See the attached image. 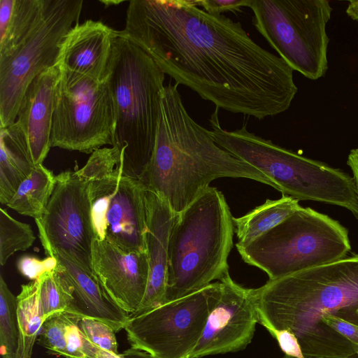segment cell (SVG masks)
Here are the masks:
<instances>
[{
    "label": "cell",
    "mask_w": 358,
    "mask_h": 358,
    "mask_svg": "<svg viewBox=\"0 0 358 358\" xmlns=\"http://www.w3.org/2000/svg\"><path fill=\"white\" fill-rule=\"evenodd\" d=\"M120 32L164 74L227 111L258 120L287 110L293 69L255 43L238 22L194 0H132Z\"/></svg>",
    "instance_id": "obj_1"
},
{
    "label": "cell",
    "mask_w": 358,
    "mask_h": 358,
    "mask_svg": "<svg viewBox=\"0 0 358 358\" xmlns=\"http://www.w3.org/2000/svg\"><path fill=\"white\" fill-rule=\"evenodd\" d=\"M178 85H165L152 155L142 182L176 214L220 178H243L275 188L257 169L221 148L189 115Z\"/></svg>",
    "instance_id": "obj_2"
},
{
    "label": "cell",
    "mask_w": 358,
    "mask_h": 358,
    "mask_svg": "<svg viewBox=\"0 0 358 358\" xmlns=\"http://www.w3.org/2000/svg\"><path fill=\"white\" fill-rule=\"evenodd\" d=\"M358 255L268 280L258 288L259 323L298 341L324 331L326 313L358 324Z\"/></svg>",
    "instance_id": "obj_3"
},
{
    "label": "cell",
    "mask_w": 358,
    "mask_h": 358,
    "mask_svg": "<svg viewBox=\"0 0 358 358\" xmlns=\"http://www.w3.org/2000/svg\"><path fill=\"white\" fill-rule=\"evenodd\" d=\"M165 74L117 31L108 77L115 108L113 147L122 176L143 180L155 148Z\"/></svg>",
    "instance_id": "obj_4"
},
{
    "label": "cell",
    "mask_w": 358,
    "mask_h": 358,
    "mask_svg": "<svg viewBox=\"0 0 358 358\" xmlns=\"http://www.w3.org/2000/svg\"><path fill=\"white\" fill-rule=\"evenodd\" d=\"M232 219L224 196L213 187L176 214L169 238L165 303L199 291L229 273Z\"/></svg>",
    "instance_id": "obj_5"
},
{
    "label": "cell",
    "mask_w": 358,
    "mask_h": 358,
    "mask_svg": "<svg viewBox=\"0 0 358 358\" xmlns=\"http://www.w3.org/2000/svg\"><path fill=\"white\" fill-rule=\"evenodd\" d=\"M218 111L216 108L210 115V131L221 148L264 173L283 195L338 206L358 219V194L353 177L257 136L245 124L234 131L224 129Z\"/></svg>",
    "instance_id": "obj_6"
},
{
    "label": "cell",
    "mask_w": 358,
    "mask_h": 358,
    "mask_svg": "<svg viewBox=\"0 0 358 358\" xmlns=\"http://www.w3.org/2000/svg\"><path fill=\"white\" fill-rule=\"evenodd\" d=\"M243 260L275 280L346 257L348 232L338 221L301 207L250 243L236 247Z\"/></svg>",
    "instance_id": "obj_7"
},
{
    "label": "cell",
    "mask_w": 358,
    "mask_h": 358,
    "mask_svg": "<svg viewBox=\"0 0 358 358\" xmlns=\"http://www.w3.org/2000/svg\"><path fill=\"white\" fill-rule=\"evenodd\" d=\"M252 24L292 69L310 80L328 69L327 0H250Z\"/></svg>",
    "instance_id": "obj_8"
},
{
    "label": "cell",
    "mask_w": 358,
    "mask_h": 358,
    "mask_svg": "<svg viewBox=\"0 0 358 358\" xmlns=\"http://www.w3.org/2000/svg\"><path fill=\"white\" fill-rule=\"evenodd\" d=\"M82 0H47L44 16L15 48L0 56V128L13 124L31 81L57 65L64 39L79 21Z\"/></svg>",
    "instance_id": "obj_9"
},
{
    "label": "cell",
    "mask_w": 358,
    "mask_h": 358,
    "mask_svg": "<svg viewBox=\"0 0 358 358\" xmlns=\"http://www.w3.org/2000/svg\"><path fill=\"white\" fill-rule=\"evenodd\" d=\"M60 70L55 94L51 148L89 154L103 145H113L115 108L108 79L101 81Z\"/></svg>",
    "instance_id": "obj_10"
},
{
    "label": "cell",
    "mask_w": 358,
    "mask_h": 358,
    "mask_svg": "<svg viewBox=\"0 0 358 358\" xmlns=\"http://www.w3.org/2000/svg\"><path fill=\"white\" fill-rule=\"evenodd\" d=\"M221 294L220 281L146 313L124 327L131 348L156 358H188L198 344Z\"/></svg>",
    "instance_id": "obj_11"
},
{
    "label": "cell",
    "mask_w": 358,
    "mask_h": 358,
    "mask_svg": "<svg viewBox=\"0 0 358 358\" xmlns=\"http://www.w3.org/2000/svg\"><path fill=\"white\" fill-rule=\"evenodd\" d=\"M35 222L43 247L64 252L81 268L94 275L92 243L96 237L88 181L76 171L57 175L45 212Z\"/></svg>",
    "instance_id": "obj_12"
},
{
    "label": "cell",
    "mask_w": 358,
    "mask_h": 358,
    "mask_svg": "<svg viewBox=\"0 0 358 358\" xmlns=\"http://www.w3.org/2000/svg\"><path fill=\"white\" fill-rule=\"evenodd\" d=\"M221 294L202 336L188 358L234 352L251 342L259 323L258 288H247L229 275L219 280Z\"/></svg>",
    "instance_id": "obj_13"
},
{
    "label": "cell",
    "mask_w": 358,
    "mask_h": 358,
    "mask_svg": "<svg viewBox=\"0 0 358 358\" xmlns=\"http://www.w3.org/2000/svg\"><path fill=\"white\" fill-rule=\"evenodd\" d=\"M92 266L108 295L129 316L139 308L148 281L146 252H129L106 240L94 239Z\"/></svg>",
    "instance_id": "obj_14"
},
{
    "label": "cell",
    "mask_w": 358,
    "mask_h": 358,
    "mask_svg": "<svg viewBox=\"0 0 358 358\" xmlns=\"http://www.w3.org/2000/svg\"><path fill=\"white\" fill-rule=\"evenodd\" d=\"M60 75L56 65L36 76L24 93L15 122L6 127L26 145L36 166L43 164L51 148L55 94Z\"/></svg>",
    "instance_id": "obj_15"
},
{
    "label": "cell",
    "mask_w": 358,
    "mask_h": 358,
    "mask_svg": "<svg viewBox=\"0 0 358 358\" xmlns=\"http://www.w3.org/2000/svg\"><path fill=\"white\" fill-rule=\"evenodd\" d=\"M145 203V243L149 275L144 297L133 315L146 313L165 303L169 238L176 215L164 199L147 187Z\"/></svg>",
    "instance_id": "obj_16"
},
{
    "label": "cell",
    "mask_w": 358,
    "mask_h": 358,
    "mask_svg": "<svg viewBox=\"0 0 358 358\" xmlns=\"http://www.w3.org/2000/svg\"><path fill=\"white\" fill-rule=\"evenodd\" d=\"M116 34L100 21L78 23L64 39L57 65L98 80H107Z\"/></svg>",
    "instance_id": "obj_17"
},
{
    "label": "cell",
    "mask_w": 358,
    "mask_h": 358,
    "mask_svg": "<svg viewBox=\"0 0 358 358\" xmlns=\"http://www.w3.org/2000/svg\"><path fill=\"white\" fill-rule=\"evenodd\" d=\"M145 190L141 180L122 176L110 199L105 240L124 251L146 252Z\"/></svg>",
    "instance_id": "obj_18"
},
{
    "label": "cell",
    "mask_w": 358,
    "mask_h": 358,
    "mask_svg": "<svg viewBox=\"0 0 358 358\" xmlns=\"http://www.w3.org/2000/svg\"><path fill=\"white\" fill-rule=\"evenodd\" d=\"M43 249L57 260L56 270L71 290L75 314L102 321L116 333L124 329L129 315L108 295L95 275L81 268L64 252L50 247Z\"/></svg>",
    "instance_id": "obj_19"
},
{
    "label": "cell",
    "mask_w": 358,
    "mask_h": 358,
    "mask_svg": "<svg viewBox=\"0 0 358 358\" xmlns=\"http://www.w3.org/2000/svg\"><path fill=\"white\" fill-rule=\"evenodd\" d=\"M47 0H0V56L15 48L43 19Z\"/></svg>",
    "instance_id": "obj_20"
},
{
    "label": "cell",
    "mask_w": 358,
    "mask_h": 358,
    "mask_svg": "<svg viewBox=\"0 0 358 358\" xmlns=\"http://www.w3.org/2000/svg\"><path fill=\"white\" fill-rule=\"evenodd\" d=\"M301 208L299 200L282 194L276 200L267 199L241 217H233L234 233L238 238L236 247L250 243Z\"/></svg>",
    "instance_id": "obj_21"
},
{
    "label": "cell",
    "mask_w": 358,
    "mask_h": 358,
    "mask_svg": "<svg viewBox=\"0 0 358 358\" xmlns=\"http://www.w3.org/2000/svg\"><path fill=\"white\" fill-rule=\"evenodd\" d=\"M36 165L26 145L0 128V202L6 205Z\"/></svg>",
    "instance_id": "obj_22"
},
{
    "label": "cell",
    "mask_w": 358,
    "mask_h": 358,
    "mask_svg": "<svg viewBox=\"0 0 358 358\" xmlns=\"http://www.w3.org/2000/svg\"><path fill=\"white\" fill-rule=\"evenodd\" d=\"M56 176L43 164L35 166L6 206L34 220L41 218L54 191Z\"/></svg>",
    "instance_id": "obj_23"
},
{
    "label": "cell",
    "mask_w": 358,
    "mask_h": 358,
    "mask_svg": "<svg viewBox=\"0 0 358 358\" xmlns=\"http://www.w3.org/2000/svg\"><path fill=\"white\" fill-rule=\"evenodd\" d=\"M17 301L20 337L16 358H31L45 322L36 280L21 286Z\"/></svg>",
    "instance_id": "obj_24"
},
{
    "label": "cell",
    "mask_w": 358,
    "mask_h": 358,
    "mask_svg": "<svg viewBox=\"0 0 358 358\" xmlns=\"http://www.w3.org/2000/svg\"><path fill=\"white\" fill-rule=\"evenodd\" d=\"M36 280L45 321L63 313L75 314L71 290L56 268Z\"/></svg>",
    "instance_id": "obj_25"
},
{
    "label": "cell",
    "mask_w": 358,
    "mask_h": 358,
    "mask_svg": "<svg viewBox=\"0 0 358 358\" xmlns=\"http://www.w3.org/2000/svg\"><path fill=\"white\" fill-rule=\"evenodd\" d=\"M20 337L17 301L0 275V352L2 358H16Z\"/></svg>",
    "instance_id": "obj_26"
},
{
    "label": "cell",
    "mask_w": 358,
    "mask_h": 358,
    "mask_svg": "<svg viewBox=\"0 0 358 358\" xmlns=\"http://www.w3.org/2000/svg\"><path fill=\"white\" fill-rule=\"evenodd\" d=\"M36 237L29 224L20 222L0 208V264L3 266L15 252L24 251Z\"/></svg>",
    "instance_id": "obj_27"
},
{
    "label": "cell",
    "mask_w": 358,
    "mask_h": 358,
    "mask_svg": "<svg viewBox=\"0 0 358 358\" xmlns=\"http://www.w3.org/2000/svg\"><path fill=\"white\" fill-rule=\"evenodd\" d=\"M122 176V170L112 177L89 182L92 220L96 239L105 240L106 217L111 198Z\"/></svg>",
    "instance_id": "obj_28"
},
{
    "label": "cell",
    "mask_w": 358,
    "mask_h": 358,
    "mask_svg": "<svg viewBox=\"0 0 358 358\" xmlns=\"http://www.w3.org/2000/svg\"><path fill=\"white\" fill-rule=\"evenodd\" d=\"M120 153L112 148L94 150L86 164L76 171L77 174L88 182L101 180L113 176L120 170Z\"/></svg>",
    "instance_id": "obj_29"
},
{
    "label": "cell",
    "mask_w": 358,
    "mask_h": 358,
    "mask_svg": "<svg viewBox=\"0 0 358 358\" xmlns=\"http://www.w3.org/2000/svg\"><path fill=\"white\" fill-rule=\"evenodd\" d=\"M71 314L63 313L44 322L38 336V343L50 353L65 357L66 329Z\"/></svg>",
    "instance_id": "obj_30"
},
{
    "label": "cell",
    "mask_w": 358,
    "mask_h": 358,
    "mask_svg": "<svg viewBox=\"0 0 358 358\" xmlns=\"http://www.w3.org/2000/svg\"><path fill=\"white\" fill-rule=\"evenodd\" d=\"M78 325L85 338L95 346L117 355L118 343L115 330L108 324L92 318L82 317Z\"/></svg>",
    "instance_id": "obj_31"
},
{
    "label": "cell",
    "mask_w": 358,
    "mask_h": 358,
    "mask_svg": "<svg viewBox=\"0 0 358 358\" xmlns=\"http://www.w3.org/2000/svg\"><path fill=\"white\" fill-rule=\"evenodd\" d=\"M82 317L71 314L66 329V353L64 358H87L86 338L78 325Z\"/></svg>",
    "instance_id": "obj_32"
},
{
    "label": "cell",
    "mask_w": 358,
    "mask_h": 358,
    "mask_svg": "<svg viewBox=\"0 0 358 358\" xmlns=\"http://www.w3.org/2000/svg\"><path fill=\"white\" fill-rule=\"evenodd\" d=\"M57 264V260L52 256L39 259L36 257L24 255L18 259L17 268L23 276L33 281L44 273L55 270Z\"/></svg>",
    "instance_id": "obj_33"
},
{
    "label": "cell",
    "mask_w": 358,
    "mask_h": 358,
    "mask_svg": "<svg viewBox=\"0 0 358 358\" xmlns=\"http://www.w3.org/2000/svg\"><path fill=\"white\" fill-rule=\"evenodd\" d=\"M322 321L347 338L354 345L356 353L358 354V324L332 313L323 315Z\"/></svg>",
    "instance_id": "obj_34"
},
{
    "label": "cell",
    "mask_w": 358,
    "mask_h": 358,
    "mask_svg": "<svg viewBox=\"0 0 358 358\" xmlns=\"http://www.w3.org/2000/svg\"><path fill=\"white\" fill-rule=\"evenodd\" d=\"M199 7L214 15H222L227 11H238L243 7H248L250 0H194Z\"/></svg>",
    "instance_id": "obj_35"
},
{
    "label": "cell",
    "mask_w": 358,
    "mask_h": 358,
    "mask_svg": "<svg viewBox=\"0 0 358 358\" xmlns=\"http://www.w3.org/2000/svg\"><path fill=\"white\" fill-rule=\"evenodd\" d=\"M278 343L285 355L295 358H304L300 345L295 335L288 329L268 331Z\"/></svg>",
    "instance_id": "obj_36"
},
{
    "label": "cell",
    "mask_w": 358,
    "mask_h": 358,
    "mask_svg": "<svg viewBox=\"0 0 358 358\" xmlns=\"http://www.w3.org/2000/svg\"><path fill=\"white\" fill-rule=\"evenodd\" d=\"M347 163L352 171L353 179L358 194V148L353 149L350 151Z\"/></svg>",
    "instance_id": "obj_37"
},
{
    "label": "cell",
    "mask_w": 358,
    "mask_h": 358,
    "mask_svg": "<svg viewBox=\"0 0 358 358\" xmlns=\"http://www.w3.org/2000/svg\"><path fill=\"white\" fill-rule=\"evenodd\" d=\"M122 358H156L145 351L130 348L120 354Z\"/></svg>",
    "instance_id": "obj_38"
},
{
    "label": "cell",
    "mask_w": 358,
    "mask_h": 358,
    "mask_svg": "<svg viewBox=\"0 0 358 358\" xmlns=\"http://www.w3.org/2000/svg\"><path fill=\"white\" fill-rule=\"evenodd\" d=\"M346 13L352 20L358 21V0H352L349 1Z\"/></svg>",
    "instance_id": "obj_39"
},
{
    "label": "cell",
    "mask_w": 358,
    "mask_h": 358,
    "mask_svg": "<svg viewBox=\"0 0 358 358\" xmlns=\"http://www.w3.org/2000/svg\"><path fill=\"white\" fill-rule=\"evenodd\" d=\"M284 358H295V357H289V356L285 355L284 357ZM304 358H358V354L356 353V354H354V355H350V356L331 357H317V356H304Z\"/></svg>",
    "instance_id": "obj_40"
},
{
    "label": "cell",
    "mask_w": 358,
    "mask_h": 358,
    "mask_svg": "<svg viewBox=\"0 0 358 358\" xmlns=\"http://www.w3.org/2000/svg\"><path fill=\"white\" fill-rule=\"evenodd\" d=\"M357 314H358V308H357Z\"/></svg>",
    "instance_id": "obj_41"
}]
</instances>
